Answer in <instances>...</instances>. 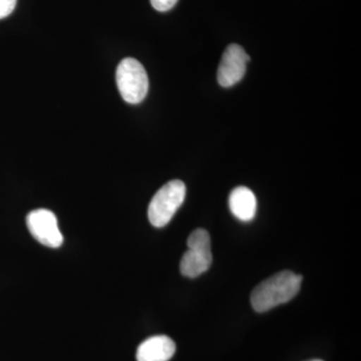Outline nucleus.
I'll use <instances>...</instances> for the list:
<instances>
[{
	"label": "nucleus",
	"mask_w": 361,
	"mask_h": 361,
	"mask_svg": "<svg viewBox=\"0 0 361 361\" xmlns=\"http://www.w3.org/2000/svg\"><path fill=\"white\" fill-rule=\"evenodd\" d=\"M177 2L178 0H151L152 6L161 13L170 11Z\"/></svg>",
	"instance_id": "9d476101"
},
{
	"label": "nucleus",
	"mask_w": 361,
	"mask_h": 361,
	"mask_svg": "<svg viewBox=\"0 0 361 361\" xmlns=\"http://www.w3.org/2000/svg\"><path fill=\"white\" fill-rule=\"evenodd\" d=\"M250 56L243 47L238 44H230L225 49L219 68H218V82L221 87H230L239 82L246 73V63Z\"/></svg>",
	"instance_id": "423d86ee"
},
{
	"label": "nucleus",
	"mask_w": 361,
	"mask_h": 361,
	"mask_svg": "<svg viewBox=\"0 0 361 361\" xmlns=\"http://www.w3.org/2000/svg\"><path fill=\"white\" fill-rule=\"evenodd\" d=\"M116 80L118 92L127 103L140 104L148 94V75L137 59H123L116 68Z\"/></svg>",
	"instance_id": "7ed1b4c3"
},
{
	"label": "nucleus",
	"mask_w": 361,
	"mask_h": 361,
	"mask_svg": "<svg viewBox=\"0 0 361 361\" xmlns=\"http://www.w3.org/2000/svg\"><path fill=\"white\" fill-rule=\"evenodd\" d=\"M187 245L189 249L180 263V273L189 278L200 276L212 264L210 235L204 229L195 230L188 238Z\"/></svg>",
	"instance_id": "20e7f679"
},
{
	"label": "nucleus",
	"mask_w": 361,
	"mask_h": 361,
	"mask_svg": "<svg viewBox=\"0 0 361 361\" xmlns=\"http://www.w3.org/2000/svg\"><path fill=\"white\" fill-rule=\"evenodd\" d=\"M229 207L233 215L243 222H249L255 217L257 200L255 195L247 187H237L229 196Z\"/></svg>",
	"instance_id": "6e6552de"
},
{
	"label": "nucleus",
	"mask_w": 361,
	"mask_h": 361,
	"mask_svg": "<svg viewBox=\"0 0 361 361\" xmlns=\"http://www.w3.org/2000/svg\"><path fill=\"white\" fill-rule=\"evenodd\" d=\"M310 361H322V360H310Z\"/></svg>",
	"instance_id": "9b49d317"
},
{
	"label": "nucleus",
	"mask_w": 361,
	"mask_h": 361,
	"mask_svg": "<svg viewBox=\"0 0 361 361\" xmlns=\"http://www.w3.org/2000/svg\"><path fill=\"white\" fill-rule=\"evenodd\" d=\"M185 197L186 186L182 180H171L164 185L149 205L148 217L151 224L157 228L165 227L184 203Z\"/></svg>",
	"instance_id": "f03ea898"
},
{
	"label": "nucleus",
	"mask_w": 361,
	"mask_h": 361,
	"mask_svg": "<svg viewBox=\"0 0 361 361\" xmlns=\"http://www.w3.org/2000/svg\"><path fill=\"white\" fill-rule=\"evenodd\" d=\"M18 0H0V20L11 16L16 8Z\"/></svg>",
	"instance_id": "1a4fd4ad"
},
{
	"label": "nucleus",
	"mask_w": 361,
	"mask_h": 361,
	"mask_svg": "<svg viewBox=\"0 0 361 361\" xmlns=\"http://www.w3.org/2000/svg\"><path fill=\"white\" fill-rule=\"evenodd\" d=\"M302 276L282 271L261 282L251 294V304L257 312H266L292 300L300 290Z\"/></svg>",
	"instance_id": "f257e3e1"
},
{
	"label": "nucleus",
	"mask_w": 361,
	"mask_h": 361,
	"mask_svg": "<svg viewBox=\"0 0 361 361\" xmlns=\"http://www.w3.org/2000/svg\"><path fill=\"white\" fill-rule=\"evenodd\" d=\"M26 224L33 238L49 248L63 245V237L59 228L58 219L51 211L37 209L26 216Z\"/></svg>",
	"instance_id": "39448f33"
},
{
	"label": "nucleus",
	"mask_w": 361,
	"mask_h": 361,
	"mask_svg": "<svg viewBox=\"0 0 361 361\" xmlns=\"http://www.w3.org/2000/svg\"><path fill=\"white\" fill-rule=\"evenodd\" d=\"M176 353L175 342L166 336L149 337L140 344L137 361H169Z\"/></svg>",
	"instance_id": "0eeeda50"
}]
</instances>
